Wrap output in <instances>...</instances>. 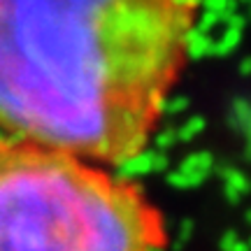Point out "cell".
I'll return each instance as SVG.
<instances>
[{
  "label": "cell",
  "mask_w": 251,
  "mask_h": 251,
  "mask_svg": "<svg viewBox=\"0 0 251 251\" xmlns=\"http://www.w3.org/2000/svg\"><path fill=\"white\" fill-rule=\"evenodd\" d=\"M202 0H0V128L119 165L147 149Z\"/></svg>",
  "instance_id": "obj_1"
},
{
  "label": "cell",
  "mask_w": 251,
  "mask_h": 251,
  "mask_svg": "<svg viewBox=\"0 0 251 251\" xmlns=\"http://www.w3.org/2000/svg\"><path fill=\"white\" fill-rule=\"evenodd\" d=\"M161 209L98 163L0 137V251H163Z\"/></svg>",
  "instance_id": "obj_2"
}]
</instances>
